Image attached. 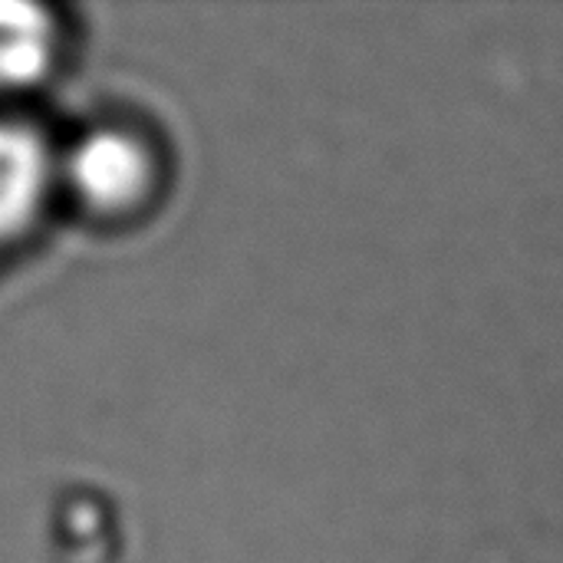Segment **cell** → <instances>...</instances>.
<instances>
[{"label": "cell", "instance_id": "1", "mask_svg": "<svg viewBox=\"0 0 563 563\" xmlns=\"http://www.w3.org/2000/svg\"><path fill=\"white\" fill-rule=\"evenodd\" d=\"M145 155L119 132H96L69 155V178L92 208H122L145 188Z\"/></svg>", "mask_w": 563, "mask_h": 563}, {"label": "cell", "instance_id": "2", "mask_svg": "<svg viewBox=\"0 0 563 563\" xmlns=\"http://www.w3.org/2000/svg\"><path fill=\"white\" fill-rule=\"evenodd\" d=\"M46 152L40 139L13 122H0V241L16 234L40 205Z\"/></svg>", "mask_w": 563, "mask_h": 563}, {"label": "cell", "instance_id": "3", "mask_svg": "<svg viewBox=\"0 0 563 563\" xmlns=\"http://www.w3.org/2000/svg\"><path fill=\"white\" fill-rule=\"evenodd\" d=\"M53 26L36 3L0 0V89L23 86L46 69Z\"/></svg>", "mask_w": 563, "mask_h": 563}]
</instances>
